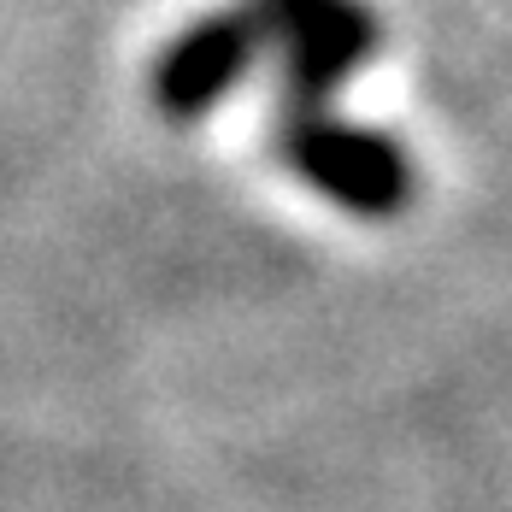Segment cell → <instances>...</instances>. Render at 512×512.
Here are the masks:
<instances>
[{
	"label": "cell",
	"instance_id": "7a4b0ae2",
	"mask_svg": "<svg viewBox=\"0 0 512 512\" xmlns=\"http://www.w3.org/2000/svg\"><path fill=\"white\" fill-rule=\"evenodd\" d=\"M265 36L289 59V112H324L342 77H354L377 42L371 12L359 0H254Z\"/></svg>",
	"mask_w": 512,
	"mask_h": 512
},
{
	"label": "cell",
	"instance_id": "6da1fadb",
	"mask_svg": "<svg viewBox=\"0 0 512 512\" xmlns=\"http://www.w3.org/2000/svg\"><path fill=\"white\" fill-rule=\"evenodd\" d=\"M283 159L307 177L312 189H324L336 206H348L359 218H389L401 212L412 189V171L401 148L377 130L342 124L330 112H289L283 124Z\"/></svg>",
	"mask_w": 512,
	"mask_h": 512
},
{
	"label": "cell",
	"instance_id": "3957f363",
	"mask_svg": "<svg viewBox=\"0 0 512 512\" xmlns=\"http://www.w3.org/2000/svg\"><path fill=\"white\" fill-rule=\"evenodd\" d=\"M259 42H265V30H259L254 6L201 18L195 30H183L165 48V59H159V71H154V101L171 118L206 112L224 89H236V77L248 71V59H254Z\"/></svg>",
	"mask_w": 512,
	"mask_h": 512
}]
</instances>
